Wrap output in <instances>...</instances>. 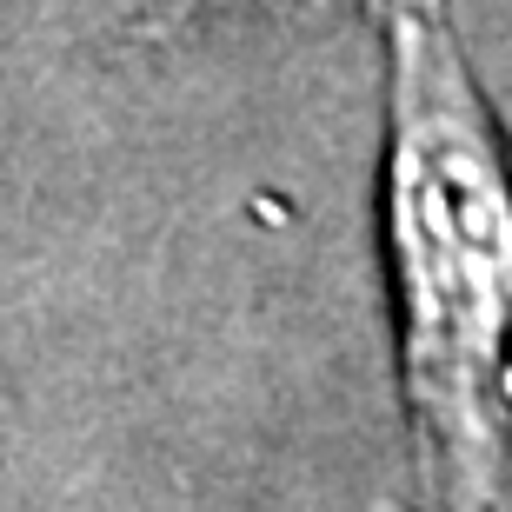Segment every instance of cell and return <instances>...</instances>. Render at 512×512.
I'll list each match as a JSON object with an SVG mask.
<instances>
[{
	"label": "cell",
	"instance_id": "obj_2",
	"mask_svg": "<svg viewBox=\"0 0 512 512\" xmlns=\"http://www.w3.org/2000/svg\"><path fill=\"white\" fill-rule=\"evenodd\" d=\"M180 7H200V0H180Z\"/></svg>",
	"mask_w": 512,
	"mask_h": 512
},
{
	"label": "cell",
	"instance_id": "obj_1",
	"mask_svg": "<svg viewBox=\"0 0 512 512\" xmlns=\"http://www.w3.org/2000/svg\"><path fill=\"white\" fill-rule=\"evenodd\" d=\"M380 240L426 512H493L512 459V140L446 0H373Z\"/></svg>",
	"mask_w": 512,
	"mask_h": 512
}]
</instances>
